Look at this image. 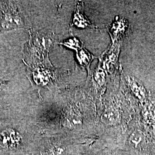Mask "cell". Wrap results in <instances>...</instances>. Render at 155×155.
Instances as JSON below:
<instances>
[{"label":"cell","mask_w":155,"mask_h":155,"mask_svg":"<svg viewBox=\"0 0 155 155\" xmlns=\"http://www.w3.org/2000/svg\"><path fill=\"white\" fill-rule=\"evenodd\" d=\"M4 2L1 6V28L4 31L23 27L24 25L23 20L15 3Z\"/></svg>","instance_id":"obj_1"},{"label":"cell","mask_w":155,"mask_h":155,"mask_svg":"<svg viewBox=\"0 0 155 155\" xmlns=\"http://www.w3.org/2000/svg\"><path fill=\"white\" fill-rule=\"evenodd\" d=\"M127 82L130 90H132L133 94L139 98V100L143 101L146 100L148 97V93L141 83H140L133 78H129Z\"/></svg>","instance_id":"obj_2"},{"label":"cell","mask_w":155,"mask_h":155,"mask_svg":"<svg viewBox=\"0 0 155 155\" xmlns=\"http://www.w3.org/2000/svg\"><path fill=\"white\" fill-rule=\"evenodd\" d=\"M126 25V22L122 20H120L118 21L114 22L112 27L110 28V33L112 38L116 39L123 35L125 31Z\"/></svg>","instance_id":"obj_3"},{"label":"cell","mask_w":155,"mask_h":155,"mask_svg":"<svg viewBox=\"0 0 155 155\" xmlns=\"http://www.w3.org/2000/svg\"><path fill=\"white\" fill-rule=\"evenodd\" d=\"M78 59L80 63L82 64L84 66H86L89 69V65L92 60V55L84 49H79L78 51Z\"/></svg>","instance_id":"obj_4"},{"label":"cell","mask_w":155,"mask_h":155,"mask_svg":"<svg viewBox=\"0 0 155 155\" xmlns=\"http://www.w3.org/2000/svg\"><path fill=\"white\" fill-rule=\"evenodd\" d=\"M73 21L75 25L79 27H85L90 25V23L89 20H87V18L84 17L83 14L81 13L79 9H78V10L75 13Z\"/></svg>","instance_id":"obj_5"},{"label":"cell","mask_w":155,"mask_h":155,"mask_svg":"<svg viewBox=\"0 0 155 155\" xmlns=\"http://www.w3.org/2000/svg\"><path fill=\"white\" fill-rule=\"evenodd\" d=\"M118 48L116 47H113L111 49L109 52L106 55L105 60L106 63H107L108 66L107 68H109V64H113L116 63L117 60V57L118 55Z\"/></svg>","instance_id":"obj_6"},{"label":"cell","mask_w":155,"mask_h":155,"mask_svg":"<svg viewBox=\"0 0 155 155\" xmlns=\"http://www.w3.org/2000/svg\"><path fill=\"white\" fill-rule=\"evenodd\" d=\"M99 72V71H97V72L95 74V79H96V82L98 83V84H100L101 86V84H102L105 82V77L104 75L103 74V72Z\"/></svg>","instance_id":"obj_7"}]
</instances>
